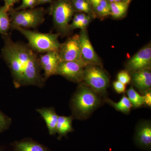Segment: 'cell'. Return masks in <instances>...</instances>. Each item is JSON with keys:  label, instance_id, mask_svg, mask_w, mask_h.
<instances>
[{"label": "cell", "instance_id": "24", "mask_svg": "<svg viewBox=\"0 0 151 151\" xmlns=\"http://www.w3.org/2000/svg\"><path fill=\"white\" fill-rule=\"evenodd\" d=\"M87 15L84 13L77 14L74 15L71 23L69 25L70 30L78 29L81 22L86 17Z\"/></svg>", "mask_w": 151, "mask_h": 151}, {"label": "cell", "instance_id": "21", "mask_svg": "<svg viewBox=\"0 0 151 151\" xmlns=\"http://www.w3.org/2000/svg\"><path fill=\"white\" fill-rule=\"evenodd\" d=\"M94 8L100 16L105 17L111 15L110 3L108 0H102L99 4Z\"/></svg>", "mask_w": 151, "mask_h": 151}, {"label": "cell", "instance_id": "27", "mask_svg": "<svg viewBox=\"0 0 151 151\" xmlns=\"http://www.w3.org/2000/svg\"><path fill=\"white\" fill-rule=\"evenodd\" d=\"M113 88L119 94L124 93L126 91V85L118 81H114L113 83Z\"/></svg>", "mask_w": 151, "mask_h": 151}, {"label": "cell", "instance_id": "32", "mask_svg": "<svg viewBox=\"0 0 151 151\" xmlns=\"http://www.w3.org/2000/svg\"><path fill=\"white\" fill-rule=\"evenodd\" d=\"M52 1V0H37L38 4L50 3Z\"/></svg>", "mask_w": 151, "mask_h": 151}, {"label": "cell", "instance_id": "30", "mask_svg": "<svg viewBox=\"0 0 151 151\" xmlns=\"http://www.w3.org/2000/svg\"><path fill=\"white\" fill-rule=\"evenodd\" d=\"M4 1L5 2V4L10 8H11V7L19 0H4Z\"/></svg>", "mask_w": 151, "mask_h": 151}, {"label": "cell", "instance_id": "11", "mask_svg": "<svg viewBox=\"0 0 151 151\" xmlns=\"http://www.w3.org/2000/svg\"><path fill=\"white\" fill-rule=\"evenodd\" d=\"M41 68L44 72L45 79L57 74L58 68L61 60L58 51H50L44 53L39 57Z\"/></svg>", "mask_w": 151, "mask_h": 151}, {"label": "cell", "instance_id": "20", "mask_svg": "<svg viewBox=\"0 0 151 151\" xmlns=\"http://www.w3.org/2000/svg\"><path fill=\"white\" fill-rule=\"evenodd\" d=\"M128 98L132 103V106L135 108H139L144 105V97L140 95L131 86L127 91Z\"/></svg>", "mask_w": 151, "mask_h": 151}, {"label": "cell", "instance_id": "33", "mask_svg": "<svg viewBox=\"0 0 151 151\" xmlns=\"http://www.w3.org/2000/svg\"><path fill=\"white\" fill-rule=\"evenodd\" d=\"M109 3L117 2L122 1L123 0H108Z\"/></svg>", "mask_w": 151, "mask_h": 151}, {"label": "cell", "instance_id": "25", "mask_svg": "<svg viewBox=\"0 0 151 151\" xmlns=\"http://www.w3.org/2000/svg\"><path fill=\"white\" fill-rule=\"evenodd\" d=\"M22 4L16 10L27 9L34 8L38 4L37 0H22Z\"/></svg>", "mask_w": 151, "mask_h": 151}, {"label": "cell", "instance_id": "26", "mask_svg": "<svg viewBox=\"0 0 151 151\" xmlns=\"http://www.w3.org/2000/svg\"><path fill=\"white\" fill-rule=\"evenodd\" d=\"M118 81L125 85L129 84L131 81V76L127 70H123L120 71L117 76Z\"/></svg>", "mask_w": 151, "mask_h": 151}, {"label": "cell", "instance_id": "16", "mask_svg": "<svg viewBox=\"0 0 151 151\" xmlns=\"http://www.w3.org/2000/svg\"><path fill=\"white\" fill-rule=\"evenodd\" d=\"M73 117L72 116H58L56 126V133L59 137L66 136L68 133L73 131Z\"/></svg>", "mask_w": 151, "mask_h": 151}, {"label": "cell", "instance_id": "8", "mask_svg": "<svg viewBox=\"0 0 151 151\" xmlns=\"http://www.w3.org/2000/svg\"><path fill=\"white\" fill-rule=\"evenodd\" d=\"M87 65L78 61H61L58 65L57 74L75 82H81L84 79V68Z\"/></svg>", "mask_w": 151, "mask_h": 151}, {"label": "cell", "instance_id": "9", "mask_svg": "<svg viewBox=\"0 0 151 151\" xmlns=\"http://www.w3.org/2000/svg\"><path fill=\"white\" fill-rule=\"evenodd\" d=\"M81 57L87 65H101V60L94 51L85 29L81 30L79 35Z\"/></svg>", "mask_w": 151, "mask_h": 151}, {"label": "cell", "instance_id": "29", "mask_svg": "<svg viewBox=\"0 0 151 151\" xmlns=\"http://www.w3.org/2000/svg\"><path fill=\"white\" fill-rule=\"evenodd\" d=\"M144 103L147 105L149 107L151 106V90H149L147 92L144 93Z\"/></svg>", "mask_w": 151, "mask_h": 151}, {"label": "cell", "instance_id": "28", "mask_svg": "<svg viewBox=\"0 0 151 151\" xmlns=\"http://www.w3.org/2000/svg\"><path fill=\"white\" fill-rule=\"evenodd\" d=\"M90 20H91L90 17L89 15L86 16V17L78 25V29H80L81 30L85 29L87 25L89 24Z\"/></svg>", "mask_w": 151, "mask_h": 151}, {"label": "cell", "instance_id": "4", "mask_svg": "<svg viewBox=\"0 0 151 151\" xmlns=\"http://www.w3.org/2000/svg\"><path fill=\"white\" fill-rule=\"evenodd\" d=\"M11 29L18 28L29 29L35 28L43 23L45 12L42 8H32L22 10L10 9Z\"/></svg>", "mask_w": 151, "mask_h": 151}, {"label": "cell", "instance_id": "23", "mask_svg": "<svg viewBox=\"0 0 151 151\" xmlns=\"http://www.w3.org/2000/svg\"><path fill=\"white\" fill-rule=\"evenodd\" d=\"M11 123V119L0 111V133L8 129Z\"/></svg>", "mask_w": 151, "mask_h": 151}, {"label": "cell", "instance_id": "1", "mask_svg": "<svg viewBox=\"0 0 151 151\" xmlns=\"http://www.w3.org/2000/svg\"><path fill=\"white\" fill-rule=\"evenodd\" d=\"M2 36L1 55L10 69L15 86L42 87L45 78L41 74L39 57L35 51L27 45L14 42L8 34Z\"/></svg>", "mask_w": 151, "mask_h": 151}, {"label": "cell", "instance_id": "5", "mask_svg": "<svg viewBox=\"0 0 151 151\" xmlns=\"http://www.w3.org/2000/svg\"><path fill=\"white\" fill-rule=\"evenodd\" d=\"M75 9L69 0H58L52 6L50 14L55 28L60 33L66 34L70 31V22Z\"/></svg>", "mask_w": 151, "mask_h": 151}, {"label": "cell", "instance_id": "6", "mask_svg": "<svg viewBox=\"0 0 151 151\" xmlns=\"http://www.w3.org/2000/svg\"><path fill=\"white\" fill-rule=\"evenodd\" d=\"M86 85L97 94H105L109 79L105 72L96 65H88L84 69V79Z\"/></svg>", "mask_w": 151, "mask_h": 151}, {"label": "cell", "instance_id": "31", "mask_svg": "<svg viewBox=\"0 0 151 151\" xmlns=\"http://www.w3.org/2000/svg\"><path fill=\"white\" fill-rule=\"evenodd\" d=\"M92 5L93 7L95 8L99 4L102 0H87Z\"/></svg>", "mask_w": 151, "mask_h": 151}, {"label": "cell", "instance_id": "22", "mask_svg": "<svg viewBox=\"0 0 151 151\" xmlns=\"http://www.w3.org/2000/svg\"><path fill=\"white\" fill-rule=\"evenodd\" d=\"M72 3L75 9L85 13L91 12V7L87 0H72Z\"/></svg>", "mask_w": 151, "mask_h": 151}, {"label": "cell", "instance_id": "12", "mask_svg": "<svg viewBox=\"0 0 151 151\" xmlns=\"http://www.w3.org/2000/svg\"><path fill=\"white\" fill-rule=\"evenodd\" d=\"M134 140L140 148L150 150L151 147V125L150 122H142L138 126L135 133Z\"/></svg>", "mask_w": 151, "mask_h": 151}, {"label": "cell", "instance_id": "18", "mask_svg": "<svg viewBox=\"0 0 151 151\" xmlns=\"http://www.w3.org/2000/svg\"><path fill=\"white\" fill-rule=\"evenodd\" d=\"M130 1L110 3L111 15L115 19L123 17L126 15Z\"/></svg>", "mask_w": 151, "mask_h": 151}, {"label": "cell", "instance_id": "2", "mask_svg": "<svg viewBox=\"0 0 151 151\" xmlns=\"http://www.w3.org/2000/svg\"><path fill=\"white\" fill-rule=\"evenodd\" d=\"M100 99L98 94L89 86H79L71 101L74 115L79 118L88 117L98 107Z\"/></svg>", "mask_w": 151, "mask_h": 151}, {"label": "cell", "instance_id": "34", "mask_svg": "<svg viewBox=\"0 0 151 151\" xmlns=\"http://www.w3.org/2000/svg\"><path fill=\"white\" fill-rule=\"evenodd\" d=\"M0 151H4L3 150H2L1 149V148H0Z\"/></svg>", "mask_w": 151, "mask_h": 151}, {"label": "cell", "instance_id": "3", "mask_svg": "<svg viewBox=\"0 0 151 151\" xmlns=\"http://www.w3.org/2000/svg\"><path fill=\"white\" fill-rule=\"evenodd\" d=\"M28 42V45L34 51L46 53L50 51H58L60 44L58 40L59 34L44 33L30 29L18 28Z\"/></svg>", "mask_w": 151, "mask_h": 151}, {"label": "cell", "instance_id": "19", "mask_svg": "<svg viewBox=\"0 0 151 151\" xmlns=\"http://www.w3.org/2000/svg\"><path fill=\"white\" fill-rule=\"evenodd\" d=\"M106 101L116 110L125 114H129L133 107L128 97L126 96H123L118 103H115L109 99L106 100Z\"/></svg>", "mask_w": 151, "mask_h": 151}, {"label": "cell", "instance_id": "14", "mask_svg": "<svg viewBox=\"0 0 151 151\" xmlns=\"http://www.w3.org/2000/svg\"><path fill=\"white\" fill-rule=\"evenodd\" d=\"M46 123L49 133L51 135L56 134V126L58 116L53 108H42L37 110Z\"/></svg>", "mask_w": 151, "mask_h": 151}, {"label": "cell", "instance_id": "35", "mask_svg": "<svg viewBox=\"0 0 151 151\" xmlns=\"http://www.w3.org/2000/svg\"><path fill=\"white\" fill-rule=\"evenodd\" d=\"M124 1H131V0H123Z\"/></svg>", "mask_w": 151, "mask_h": 151}, {"label": "cell", "instance_id": "15", "mask_svg": "<svg viewBox=\"0 0 151 151\" xmlns=\"http://www.w3.org/2000/svg\"><path fill=\"white\" fill-rule=\"evenodd\" d=\"M14 151H49L45 146L31 140H23L15 143Z\"/></svg>", "mask_w": 151, "mask_h": 151}, {"label": "cell", "instance_id": "13", "mask_svg": "<svg viewBox=\"0 0 151 151\" xmlns=\"http://www.w3.org/2000/svg\"><path fill=\"white\" fill-rule=\"evenodd\" d=\"M132 81L141 92L145 93L151 90V73L150 68L133 72Z\"/></svg>", "mask_w": 151, "mask_h": 151}, {"label": "cell", "instance_id": "10", "mask_svg": "<svg viewBox=\"0 0 151 151\" xmlns=\"http://www.w3.org/2000/svg\"><path fill=\"white\" fill-rule=\"evenodd\" d=\"M151 64V46L148 45L130 58L127 63L129 70L135 72L150 68Z\"/></svg>", "mask_w": 151, "mask_h": 151}, {"label": "cell", "instance_id": "17", "mask_svg": "<svg viewBox=\"0 0 151 151\" xmlns=\"http://www.w3.org/2000/svg\"><path fill=\"white\" fill-rule=\"evenodd\" d=\"M10 8L5 4L0 7V34H8L11 29L10 18L9 15Z\"/></svg>", "mask_w": 151, "mask_h": 151}, {"label": "cell", "instance_id": "7", "mask_svg": "<svg viewBox=\"0 0 151 151\" xmlns=\"http://www.w3.org/2000/svg\"><path fill=\"white\" fill-rule=\"evenodd\" d=\"M58 52L62 61H78L86 64L81 57L79 35L69 37L61 44Z\"/></svg>", "mask_w": 151, "mask_h": 151}]
</instances>
